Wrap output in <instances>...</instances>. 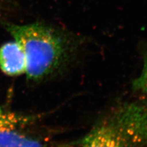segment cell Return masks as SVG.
Returning <instances> with one entry per match:
<instances>
[{
    "mask_svg": "<svg viewBox=\"0 0 147 147\" xmlns=\"http://www.w3.org/2000/svg\"><path fill=\"white\" fill-rule=\"evenodd\" d=\"M26 59L24 52L16 41H9L0 47V69L7 76L25 74Z\"/></svg>",
    "mask_w": 147,
    "mask_h": 147,
    "instance_id": "obj_4",
    "label": "cell"
},
{
    "mask_svg": "<svg viewBox=\"0 0 147 147\" xmlns=\"http://www.w3.org/2000/svg\"><path fill=\"white\" fill-rule=\"evenodd\" d=\"M147 145V108L127 103L114 110L88 132L81 147H144Z\"/></svg>",
    "mask_w": 147,
    "mask_h": 147,
    "instance_id": "obj_2",
    "label": "cell"
},
{
    "mask_svg": "<svg viewBox=\"0 0 147 147\" xmlns=\"http://www.w3.org/2000/svg\"><path fill=\"white\" fill-rule=\"evenodd\" d=\"M6 27L24 52L25 74L30 80L39 81L49 77L69 57L73 44L69 37L59 30L39 23L7 24Z\"/></svg>",
    "mask_w": 147,
    "mask_h": 147,
    "instance_id": "obj_1",
    "label": "cell"
},
{
    "mask_svg": "<svg viewBox=\"0 0 147 147\" xmlns=\"http://www.w3.org/2000/svg\"><path fill=\"white\" fill-rule=\"evenodd\" d=\"M34 116L7 111L0 106V131L25 127L35 120Z\"/></svg>",
    "mask_w": 147,
    "mask_h": 147,
    "instance_id": "obj_5",
    "label": "cell"
},
{
    "mask_svg": "<svg viewBox=\"0 0 147 147\" xmlns=\"http://www.w3.org/2000/svg\"><path fill=\"white\" fill-rule=\"evenodd\" d=\"M24 129L0 131V147H52L49 137Z\"/></svg>",
    "mask_w": 147,
    "mask_h": 147,
    "instance_id": "obj_3",
    "label": "cell"
},
{
    "mask_svg": "<svg viewBox=\"0 0 147 147\" xmlns=\"http://www.w3.org/2000/svg\"><path fill=\"white\" fill-rule=\"evenodd\" d=\"M135 88L143 92L147 96V55L144 59V63L140 75L134 82Z\"/></svg>",
    "mask_w": 147,
    "mask_h": 147,
    "instance_id": "obj_6",
    "label": "cell"
}]
</instances>
